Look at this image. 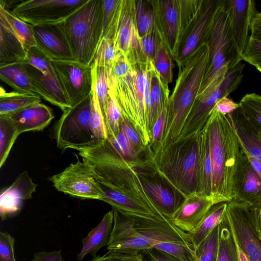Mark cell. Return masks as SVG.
<instances>
[{"label": "cell", "mask_w": 261, "mask_h": 261, "mask_svg": "<svg viewBox=\"0 0 261 261\" xmlns=\"http://www.w3.org/2000/svg\"><path fill=\"white\" fill-rule=\"evenodd\" d=\"M212 165V197L216 203L236 196V183L242 158L239 137L231 121L214 108L205 124Z\"/></svg>", "instance_id": "cell-1"}, {"label": "cell", "mask_w": 261, "mask_h": 261, "mask_svg": "<svg viewBox=\"0 0 261 261\" xmlns=\"http://www.w3.org/2000/svg\"><path fill=\"white\" fill-rule=\"evenodd\" d=\"M209 57L208 44L203 42L178 67L175 86L169 97L163 137L157 151L179 137L200 91Z\"/></svg>", "instance_id": "cell-2"}, {"label": "cell", "mask_w": 261, "mask_h": 261, "mask_svg": "<svg viewBox=\"0 0 261 261\" xmlns=\"http://www.w3.org/2000/svg\"><path fill=\"white\" fill-rule=\"evenodd\" d=\"M210 48L209 62L196 99L205 100L218 90L229 69L242 60L231 31L228 14L220 0L204 36Z\"/></svg>", "instance_id": "cell-3"}, {"label": "cell", "mask_w": 261, "mask_h": 261, "mask_svg": "<svg viewBox=\"0 0 261 261\" xmlns=\"http://www.w3.org/2000/svg\"><path fill=\"white\" fill-rule=\"evenodd\" d=\"M199 133L179 137L153 154L148 148L158 173L184 198L196 189Z\"/></svg>", "instance_id": "cell-4"}, {"label": "cell", "mask_w": 261, "mask_h": 261, "mask_svg": "<svg viewBox=\"0 0 261 261\" xmlns=\"http://www.w3.org/2000/svg\"><path fill=\"white\" fill-rule=\"evenodd\" d=\"M154 68L153 63L148 61L132 64L126 75L110 84L113 86L122 116L136 130L146 147L151 142V136L146 123V97Z\"/></svg>", "instance_id": "cell-5"}, {"label": "cell", "mask_w": 261, "mask_h": 261, "mask_svg": "<svg viewBox=\"0 0 261 261\" xmlns=\"http://www.w3.org/2000/svg\"><path fill=\"white\" fill-rule=\"evenodd\" d=\"M150 2L159 36L174 60L199 17L203 0Z\"/></svg>", "instance_id": "cell-6"}, {"label": "cell", "mask_w": 261, "mask_h": 261, "mask_svg": "<svg viewBox=\"0 0 261 261\" xmlns=\"http://www.w3.org/2000/svg\"><path fill=\"white\" fill-rule=\"evenodd\" d=\"M103 0H88L63 25L75 61L91 65L102 36Z\"/></svg>", "instance_id": "cell-7"}, {"label": "cell", "mask_w": 261, "mask_h": 261, "mask_svg": "<svg viewBox=\"0 0 261 261\" xmlns=\"http://www.w3.org/2000/svg\"><path fill=\"white\" fill-rule=\"evenodd\" d=\"M136 229L152 247L172 254L182 261H193L195 250L188 233L164 216L153 218L130 217Z\"/></svg>", "instance_id": "cell-8"}, {"label": "cell", "mask_w": 261, "mask_h": 261, "mask_svg": "<svg viewBox=\"0 0 261 261\" xmlns=\"http://www.w3.org/2000/svg\"><path fill=\"white\" fill-rule=\"evenodd\" d=\"M92 93L77 105L67 109L54 126L58 148L76 150L95 141L90 125Z\"/></svg>", "instance_id": "cell-9"}, {"label": "cell", "mask_w": 261, "mask_h": 261, "mask_svg": "<svg viewBox=\"0 0 261 261\" xmlns=\"http://www.w3.org/2000/svg\"><path fill=\"white\" fill-rule=\"evenodd\" d=\"M22 63L41 97L63 112L71 107L48 56L36 46L27 51L26 58Z\"/></svg>", "instance_id": "cell-10"}, {"label": "cell", "mask_w": 261, "mask_h": 261, "mask_svg": "<svg viewBox=\"0 0 261 261\" xmlns=\"http://www.w3.org/2000/svg\"><path fill=\"white\" fill-rule=\"evenodd\" d=\"M138 175L147 194L164 216L171 219L184 197L160 175L146 150L135 159Z\"/></svg>", "instance_id": "cell-11"}, {"label": "cell", "mask_w": 261, "mask_h": 261, "mask_svg": "<svg viewBox=\"0 0 261 261\" xmlns=\"http://www.w3.org/2000/svg\"><path fill=\"white\" fill-rule=\"evenodd\" d=\"M88 0H27L17 4L11 13L36 25L64 22Z\"/></svg>", "instance_id": "cell-12"}, {"label": "cell", "mask_w": 261, "mask_h": 261, "mask_svg": "<svg viewBox=\"0 0 261 261\" xmlns=\"http://www.w3.org/2000/svg\"><path fill=\"white\" fill-rule=\"evenodd\" d=\"M226 213L238 248L249 261H261V240L250 204L232 200L227 202Z\"/></svg>", "instance_id": "cell-13"}, {"label": "cell", "mask_w": 261, "mask_h": 261, "mask_svg": "<svg viewBox=\"0 0 261 261\" xmlns=\"http://www.w3.org/2000/svg\"><path fill=\"white\" fill-rule=\"evenodd\" d=\"M244 66V64L240 62L233 68L229 69L217 91L205 100H195L179 137H191L200 132L216 103L222 97L229 95L240 84Z\"/></svg>", "instance_id": "cell-14"}, {"label": "cell", "mask_w": 261, "mask_h": 261, "mask_svg": "<svg viewBox=\"0 0 261 261\" xmlns=\"http://www.w3.org/2000/svg\"><path fill=\"white\" fill-rule=\"evenodd\" d=\"M59 192L81 199L101 200L102 192L86 162L79 160L48 178Z\"/></svg>", "instance_id": "cell-15"}, {"label": "cell", "mask_w": 261, "mask_h": 261, "mask_svg": "<svg viewBox=\"0 0 261 261\" xmlns=\"http://www.w3.org/2000/svg\"><path fill=\"white\" fill-rule=\"evenodd\" d=\"M51 60L71 107L82 101L91 93L92 75L91 66L85 65L75 60Z\"/></svg>", "instance_id": "cell-16"}, {"label": "cell", "mask_w": 261, "mask_h": 261, "mask_svg": "<svg viewBox=\"0 0 261 261\" xmlns=\"http://www.w3.org/2000/svg\"><path fill=\"white\" fill-rule=\"evenodd\" d=\"M114 42L116 51L124 53L130 64L147 61L137 30L134 0H122Z\"/></svg>", "instance_id": "cell-17"}, {"label": "cell", "mask_w": 261, "mask_h": 261, "mask_svg": "<svg viewBox=\"0 0 261 261\" xmlns=\"http://www.w3.org/2000/svg\"><path fill=\"white\" fill-rule=\"evenodd\" d=\"M112 210L114 223L107 246L109 251L138 253L152 247L149 240L136 229L134 221L130 216L117 210Z\"/></svg>", "instance_id": "cell-18"}, {"label": "cell", "mask_w": 261, "mask_h": 261, "mask_svg": "<svg viewBox=\"0 0 261 261\" xmlns=\"http://www.w3.org/2000/svg\"><path fill=\"white\" fill-rule=\"evenodd\" d=\"M32 29L37 46L51 60L75 61L63 22L32 25Z\"/></svg>", "instance_id": "cell-19"}, {"label": "cell", "mask_w": 261, "mask_h": 261, "mask_svg": "<svg viewBox=\"0 0 261 261\" xmlns=\"http://www.w3.org/2000/svg\"><path fill=\"white\" fill-rule=\"evenodd\" d=\"M215 203L212 197L194 191L184 198L181 204L173 214L171 220L184 231L192 233Z\"/></svg>", "instance_id": "cell-20"}, {"label": "cell", "mask_w": 261, "mask_h": 261, "mask_svg": "<svg viewBox=\"0 0 261 261\" xmlns=\"http://www.w3.org/2000/svg\"><path fill=\"white\" fill-rule=\"evenodd\" d=\"M230 27L239 54L242 56L249 39L252 16L256 10L251 0H224Z\"/></svg>", "instance_id": "cell-21"}, {"label": "cell", "mask_w": 261, "mask_h": 261, "mask_svg": "<svg viewBox=\"0 0 261 261\" xmlns=\"http://www.w3.org/2000/svg\"><path fill=\"white\" fill-rule=\"evenodd\" d=\"M220 0H204L199 17L181 47L174 61L181 67L188 58L196 49L204 38Z\"/></svg>", "instance_id": "cell-22"}, {"label": "cell", "mask_w": 261, "mask_h": 261, "mask_svg": "<svg viewBox=\"0 0 261 261\" xmlns=\"http://www.w3.org/2000/svg\"><path fill=\"white\" fill-rule=\"evenodd\" d=\"M38 185L34 183L27 171L19 174L12 184L4 190L0 196L2 218L20 209L23 200L33 198Z\"/></svg>", "instance_id": "cell-23"}, {"label": "cell", "mask_w": 261, "mask_h": 261, "mask_svg": "<svg viewBox=\"0 0 261 261\" xmlns=\"http://www.w3.org/2000/svg\"><path fill=\"white\" fill-rule=\"evenodd\" d=\"M233 200L251 206L261 203V178L252 167L243 150L237 179L236 196Z\"/></svg>", "instance_id": "cell-24"}, {"label": "cell", "mask_w": 261, "mask_h": 261, "mask_svg": "<svg viewBox=\"0 0 261 261\" xmlns=\"http://www.w3.org/2000/svg\"><path fill=\"white\" fill-rule=\"evenodd\" d=\"M20 134L43 130L54 118L52 109L38 102L9 115Z\"/></svg>", "instance_id": "cell-25"}, {"label": "cell", "mask_w": 261, "mask_h": 261, "mask_svg": "<svg viewBox=\"0 0 261 261\" xmlns=\"http://www.w3.org/2000/svg\"><path fill=\"white\" fill-rule=\"evenodd\" d=\"M113 223L114 213L112 210L107 213L100 223L82 240L83 247L76 256L79 261L82 260L87 254L96 257L100 248L108 246Z\"/></svg>", "instance_id": "cell-26"}, {"label": "cell", "mask_w": 261, "mask_h": 261, "mask_svg": "<svg viewBox=\"0 0 261 261\" xmlns=\"http://www.w3.org/2000/svg\"><path fill=\"white\" fill-rule=\"evenodd\" d=\"M27 51L0 14V67L22 63Z\"/></svg>", "instance_id": "cell-27"}, {"label": "cell", "mask_w": 261, "mask_h": 261, "mask_svg": "<svg viewBox=\"0 0 261 261\" xmlns=\"http://www.w3.org/2000/svg\"><path fill=\"white\" fill-rule=\"evenodd\" d=\"M199 135L200 150L196 191L203 195L212 197V165L209 135L205 125L200 131Z\"/></svg>", "instance_id": "cell-28"}, {"label": "cell", "mask_w": 261, "mask_h": 261, "mask_svg": "<svg viewBox=\"0 0 261 261\" xmlns=\"http://www.w3.org/2000/svg\"><path fill=\"white\" fill-rule=\"evenodd\" d=\"M0 78L16 92L39 95L28 76L23 63L0 67Z\"/></svg>", "instance_id": "cell-29"}, {"label": "cell", "mask_w": 261, "mask_h": 261, "mask_svg": "<svg viewBox=\"0 0 261 261\" xmlns=\"http://www.w3.org/2000/svg\"><path fill=\"white\" fill-rule=\"evenodd\" d=\"M226 116L233 126L241 145L252 156L261 161V140L245 124L240 108Z\"/></svg>", "instance_id": "cell-30"}, {"label": "cell", "mask_w": 261, "mask_h": 261, "mask_svg": "<svg viewBox=\"0 0 261 261\" xmlns=\"http://www.w3.org/2000/svg\"><path fill=\"white\" fill-rule=\"evenodd\" d=\"M227 202L214 204L193 232L188 233L195 249L222 220L226 213Z\"/></svg>", "instance_id": "cell-31"}, {"label": "cell", "mask_w": 261, "mask_h": 261, "mask_svg": "<svg viewBox=\"0 0 261 261\" xmlns=\"http://www.w3.org/2000/svg\"><path fill=\"white\" fill-rule=\"evenodd\" d=\"M0 91V115H10L41 101V96L38 94L7 92L2 87Z\"/></svg>", "instance_id": "cell-32"}, {"label": "cell", "mask_w": 261, "mask_h": 261, "mask_svg": "<svg viewBox=\"0 0 261 261\" xmlns=\"http://www.w3.org/2000/svg\"><path fill=\"white\" fill-rule=\"evenodd\" d=\"M239 105L245 124L256 135H261V95L247 94L241 99Z\"/></svg>", "instance_id": "cell-33"}, {"label": "cell", "mask_w": 261, "mask_h": 261, "mask_svg": "<svg viewBox=\"0 0 261 261\" xmlns=\"http://www.w3.org/2000/svg\"><path fill=\"white\" fill-rule=\"evenodd\" d=\"M219 226V248L216 261H239L237 243L226 213Z\"/></svg>", "instance_id": "cell-34"}, {"label": "cell", "mask_w": 261, "mask_h": 261, "mask_svg": "<svg viewBox=\"0 0 261 261\" xmlns=\"http://www.w3.org/2000/svg\"><path fill=\"white\" fill-rule=\"evenodd\" d=\"M0 14L4 16L10 29L19 39L27 51L37 46L31 24L21 20L1 5Z\"/></svg>", "instance_id": "cell-35"}, {"label": "cell", "mask_w": 261, "mask_h": 261, "mask_svg": "<svg viewBox=\"0 0 261 261\" xmlns=\"http://www.w3.org/2000/svg\"><path fill=\"white\" fill-rule=\"evenodd\" d=\"M20 134L9 115H0V168L4 165Z\"/></svg>", "instance_id": "cell-36"}, {"label": "cell", "mask_w": 261, "mask_h": 261, "mask_svg": "<svg viewBox=\"0 0 261 261\" xmlns=\"http://www.w3.org/2000/svg\"><path fill=\"white\" fill-rule=\"evenodd\" d=\"M92 75V88L96 94L105 118L107 101L110 89V76L108 70L94 63L91 65Z\"/></svg>", "instance_id": "cell-37"}, {"label": "cell", "mask_w": 261, "mask_h": 261, "mask_svg": "<svg viewBox=\"0 0 261 261\" xmlns=\"http://www.w3.org/2000/svg\"><path fill=\"white\" fill-rule=\"evenodd\" d=\"M122 0H103L102 37L114 40L116 34Z\"/></svg>", "instance_id": "cell-38"}, {"label": "cell", "mask_w": 261, "mask_h": 261, "mask_svg": "<svg viewBox=\"0 0 261 261\" xmlns=\"http://www.w3.org/2000/svg\"><path fill=\"white\" fill-rule=\"evenodd\" d=\"M122 119L123 116L116 98L113 86L110 85L109 97L105 116L108 138H114L120 133Z\"/></svg>", "instance_id": "cell-39"}, {"label": "cell", "mask_w": 261, "mask_h": 261, "mask_svg": "<svg viewBox=\"0 0 261 261\" xmlns=\"http://www.w3.org/2000/svg\"><path fill=\"white\" fill-rule=\"evenodd\" d=\"M169 94L168 84L162 80L154 67L151 74L150 96L152 103L160 115L168 107Z\"/></svg>", "instance_id": "cell-40"}, {"label": "cell", "mask_w": 261, "mask_h": 261, "mask_svg": "<svg viewBox=\"0 0 261 261\" xmlns=\"http://www.w3.org/2000/svg\"><path fill=\"white\" fill-rule=\"evenodd\" d=\"M219 224L195 249L193 261H216L219 248Z\"/></svg>", "instance_id": "cell-41"}, {"label": "cell", "mask_w": 261, "mask_h": 261, "mask_svg": "<svg viewBox=\"0 0 261 261\" xmlns=\"http://www.w3.org/2000/svg\"><path fill=\"white\" fill-rule=\"evenodd\" d=\"M173 60L172 56L159 37L153 64L162 80L168 84L173 80Z\"/></svg>", "instance_id": "cell-42"}, {"label": "cell", "mask_w": 261, "mask_h": 261, "mask_svg": "<svg viewBox=\"0 0 261 261\" xmlns=\"http://www.w3.org/2000/svg\"><path fill=\"white\" fill-rule=\"evenodd\" d=\"M135 18L138 34L141 38L154 27V13L150 1H135Z\"/></svg>", "instance_id": "cell-43"}, {"label": "cell", "mask_w": 261, "mask_h": 261, "mask_svg": "<svg viewBox=\"0 0 261 261\" xmlns=\"http://www.w3.org/2000/svg\"><path fill=\"white\" fill-rule=\"evenodd\" d=\"M116 55L114 40L107 37H102L98 45L92 63L106 68L109 76Z\"/></svg>", "instance_id": "cell-44"}, {"label": "cell", "mask_w": 261, "mask_h": 261, "mask_svg": "<svg viewBox=\"0 0 261 261\" xmlns=\"http://www.w3.org/2000/svg\"><path fill=\"white\" fill-rule=\"evenodd\" d=\"M92 102L90 125L95 141L106 140L108 132L101 109L95 92L92 90Z\"/></svg>", "instance_id": "cell-45"}, {"label": "cell", "mask_w": 261, "mask_h": 261, "mask_svg": "<svg viewBox=\"0 0 261 261\" xmlns=\"http://www.w3.org/2000/svg\"><path fill=\"white\" fill-rule=\"evenodd\" d=\"M107 140L119 154L126 159H135L140 155L134 150L122 128L116 136L114 138H108Z\"/></svg>", "instance_id": "cell-46"}, {"label": "cell", "mask_w": 261, "mask_h": 261, "mask_svg": "<svg viewBox=\"0 0 261 261\" xmlns=\"http://www.w3.org/2000/svg\"><path fill=\"white\" fill-rule=\"evenodd\" d=\"M241 58L254 67L261 63V37L249 36Z\"/></svg>", "instance_id": "cell-47"}, {"label": "cell", "mask_w": 261, "mask_h": 261, "mask_svg": "<svg viewBox=\"0 0 261 261\" xmlns=\"http://www.w3.org/2000/svg\"><path fill=\"white\" fill-rule=\"evenodd\" d=\"M130 69L131 64L126 55L122 51H116L110 75V84L126 75Z\"/></svg>", "instance_id": "cell-48"}, {"label": "cell", "mask_w": 261, "mask_h": 261, "mask_svg": "<svg viewBox=\"0 0 261 261\" xmlns=\"http://www.w3.org/2000/svg\"><path fill=\"white\" fill-rule=\"evenodd\" d=\"M141 40L143 51L146 60L153 63L159 40L155 25Z\"/></svg>", "instance_id": "cell-49"}, {"label": "cell", "mask_w": 261, "mask_h": 261, "mask_svg": "<svg viewBox=\"0 0 261 261\" xmlns=\"http://www.w3.org/2000/svg\"><path fill=\"white\" fill-rule=\"evenodd\" d=\"M121 128L127 138L135 152L138 155L143 153L146 150L147 147L143 144L136 130L123 117L121 122Z\"/></svg>", "instance_id": "cell-50"}, {"label": "cell", "mask_w": 261, "mask_h": 261, "mask_svg": "<svg viewBox=\"0 0 261 261\" xmlns=\"http://www.w3.org/2000/svg\"><path fill=\"white\" fill-rule=\"evenodd\" d=\"M15 239L7 232H0V261H16Z\"/></svg>", "instance_id": "cell-51"}, {"label": "cell", "mask_w": 261, "mask_h": 261, "mask_svg": "<svg viewBox=\"0 0 261 261\" xmlns=\"http://www.w3.org/2000/svg\"><path fill=\"white\" fill-rule=\"evenodd\" d=\"M142 261H182L177 257L154 247L141 251Z\"/></svg>", "instance_id": "cell-52"}, {"label": "cell", "mask_w": 261, "mask_h": 261, "mask_svg": "<svg viewBox=\"0 0 261 261\" xmlns=\"http://www.w3.org/2000/svg\"><path fill=\"white\" fill-rule=\"evenodd\" d=\"M91 261H142L140 253H126L109 251L102 255L93 257Z\"/></svg>", "instance_id": "cell-53"}, {"label": "cell", "mask_w": 261, "mask_h": 261, "mask_svg": "<svg viewBox=\"0 0 261 261\" xmlns=\"http://www.w3.org/2000/svg\"><path fill=\"white\" fill-rule=\"evenodd\" d=\"M239 107V103L235 102L230 98L229 95H228L221 98L214 108L221 114L226 115L232 113Z\"/></svg>", "instance_id": "cell-54"}, {"label": "cell", "mask_w": 261, "mask_h": 261, "mask_svg": "<svg viewBox=\"0 0 261 261\" xmlns=\"http://www.w3.org/2000/svg\"><path fill=\"white\" fill-rule=\"evenodd\" d=\"M31 261H64L61 250L51 252L41 251L35 253Z\"/></svg>", "instance_id": "cell-55"}, {"label": "cell", "mask_w": 261, "mask_h": 261, "mask_svg": "<svg viewBox=\"0 0 261 261\" xmlns=\"http://www.w3.org/2000/svg\"><path fill=\"white\" fill-rule=\"evenodd\" d=\"M251 36L261 37V13L255 11L250 24Z\"/></svg>", "instance_id": "cell-56"}, {"label": "cell", "mask_w": 261, "mask_h": 261, "mask_svg": "<svg viewBox=\"0 0 261 261\" xmlns=\"http://www.w3.org/2000/svg\"><path fill=\"white\" fill-rule=\"evenodd\" d=\"M256 231L261 240V203L255 205H250Z\"/></svg>", "instance_id": "cell-57"}, {"label": "cell", "mask_w": 261, "mask_h": 261, "mask_svg": "<svg viewBox=\"0 0 261 261\" xmlns=\"http://www.w3.org/2000/svg\"><path fill=\"white\" fill-rule=\"evenodd\" d=\"M241 146L252 167L261 178V161L252 156L241 145Z\"/></svg>", "instance_id": "cell-58"}, {"label": "cell", "mask_w": 261, "mask_h": 261, "mask_svg": "<svg viewBox=\"0 0 261 261\" xmlns=\"http://www.w3.org/2000/svg\"><path fill=\"white\" fill-rule=\"evenodd\" d=\"M255 67L256 68V69L261 72V63H259L258 64H257Z\"/></svg>", "instance_id": "cell-59"}, {"label": "cell", "mask_w": 261, "mask_h": 261, "mask_svg": "<svg viewBox=\"0 0 261 261\" xmlns=\"http://www.w3.org/2000/svg\"><path fill=\"white\" fill-rule=\"evenodd\" d=\"M258 137H259V138L260 139V140H261V135H258Z\"/></svg>", "instance_id": "cell-60"}]
</instances>
